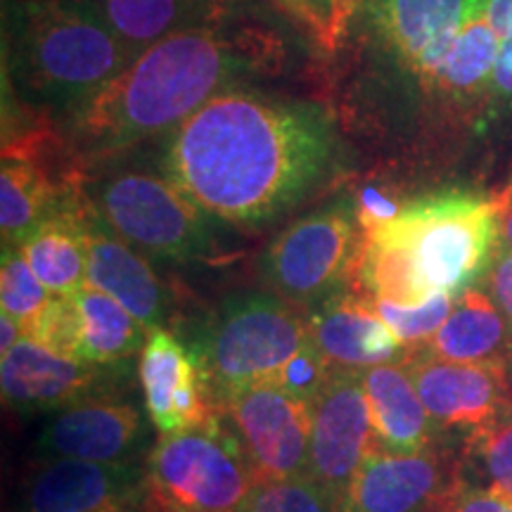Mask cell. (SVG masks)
Returning a JSON list of instances; mask_svg holds the SVG:
<instances>
[{
  "instance_id": "6da1fadb",
  "label": "cell",
  "mask_w": 512,
  "mask_h": 512,
  "mask_svg": "<svg viewBox=\"0 0 512 512\" xmlns=\"http://www.w3.org/2000/svg\"><path fill=\"white\" fill-rule=\"evenodd\" d=\"M335 152L325 107L233 88L171 131L162 174L211 219L259 226L306 200Z\"/></svg>"
},
{
  "instance_id": "7a4b0ae2",
  "label": "cell",
  "mask_w": 512,
  "mask_h": 512,
  "mask_svg": "<svg viewBox=\"0 0 512 512\" xmlns=\"http://www.w3.org/2000/svg\"><path fill=\"white\" fill-rule=\"evenodd\" d=\"M275 57L259 31H233L216 17L171 31L69 117L76 150L107 157L176 131L211 98L271 69Z\"/></svg>"
},
{
  "instance_id": "3957f363",
  "label": "cell",
  "mask_w": 512,
  "mask_h": 512,
  "mask_svg": "<svg viewBox=\"0 0 512 512\" xmlns=\"http://www.w3.org/2000/svg\"><path fill=\"white\" fill-rule=\"evenodd\" d=\"M8 24L19 93L69 117L136 60L98 0H17Z\"/></svg>"
},
{
  "instance_id": "277c9868",
  "label": "cell",
  "mask_w": 512,
  "mask_h": 512,
  "mask_svg": "<svg viewBox=\"0 0 512 512\" xmlns=\"http://www.w3.org/2000/svg\"><path fill=\"white\" fill-rule=\"evenodd\" d=\"M361 233L399 256L427 304L444 292L460 297L486 273L501 247V207L477 192H434Z\"/></svg>"
},
{
  "instance_id": "5b68a950",
  "label": "cell",
  "mask_w": 512,
  "mask_h": 512,
  "mask_svg": "<svg viewBox=\"0 0 512 512\" xmlns=\"http://www.w3.org/2000/svg\"><path fill=\"white\" fill-rule=\"evenodd\" d=\"M309 342L304 311L273 292H245L221 304L192 354L221 411L223 399L238 389L273 382Z\"/></svg>"
},
{
  "instance_id": "8992f818",
  "label": "cell",
  "mask_w": 512,
  "mask_h": 512,
  "mask_svg": "<svg viewBox=\"0 0 512 512\" xmlns=\"http://www.w3.org/2000/svg\"><path fill=\"white\" fill-rule=\"evenodd\" d=\"M254 484L245 446L223 411L200 427L164 434L145 460L147 498L176 512H233Z\"/></svg>"
},
{
  "instance_id": "52a82bcc",
  "label": "cell",
  "mask_w": 512,
  "mask_h": 512,
  "mask_svg": "<svg viewBox=\"0 0 512 512\" xmlns=\"http://www.w3.org/2000/svg\"><path fill=\"white\" fill-rule=\"evenodd\" d=\"M91 202L102 221L145 256L188 264L216 252L214 219L166 174L119 171L95 188Z\"/></svg>"
},
{
  "instance_id": "ba28073f",
  "label": "cell",
  "mask_w": 512,
  "mask_h": 512,
  "mask_svg": "<svg viewBox=\"0 0 512 512\" xmlns=\"http://www.w3.org/2000/svg\"><path fill=\"white\" fill-rule=\"evenodd\" d=\"M361 226L351 197L325 204L280 230L261 256L268 290L309 313L349 287Z\"/></svg>"
},
{
  "instance_id": "9c48e42d",
  "label": "cell",
  "mask_w": 512,
  "mask_h": 512,
  "mask_svg": "<svg viewBox=\"0 0 512 512\" xmlns=\"http://www.w3.org/2000/svg\"><path fill=\"white\" fill-rule=\"evenodd\" d=\"M221 411L245 446L256 482L309 477L311 403L259 382L226 396Z\"/></svg>"
},
{
  "instance_id": "30bf717a",
  "label": "cell",
  "mask_w": 512,
  "mask_h": 512,
  "mask_svg": "<svg viewBox=\"0 0 512 512\" xmlns=\"http://www.w3.org/2000/svg\"><path fill=\"white\" fill-rule=\"evenodd\" d=\"M401 363L437 430L472 434L510 418L512 387L503 363H453L420 349L403 354Z\"/></svg>"
},
{
  "instance_id": "8fae6325",
  "label": "cell",
  "mask_w": 512,
  "mask_h": 512,
  "mask_svg": "<svg viewBox=\"0 0 512 512\" xmlns=\"http://www.w3.org/2000/svg\"><path fill=\"white\" fill-rule=\"evenodd\" d=\"M375 446L361 370H335L311 403L309 477L339 505Z\"/></svg>"
},
{
  "instance_id": "7c38bea8",
  "label": "cell",
  "mask_w": 512,
  "mask_h": 512,
  "mask_svg": "<svg viewBox=\"0 0 512 512\" xmlns=\"http://www.w3.org/2000/svg\"><path fill=\"white\" fill-rule=\"evenodd\" d=\"M147 498L145 467L36 458L19 484L17 512H119Z\"/></svg>"
},
{
  "instance_id": "4fadbf2b",
  "label": "cell",
  "mask_w": 512,
  "mask_h": 512,
  "mask_svg": "<svg viewBox=\"0 0 512 512\" xmlns=\"http://www.w3.org/2000/svg\"><path fill=\"white\" fill-rule=\"evenodd\" d=\"M460 477L458 460L434 446L415 453L375 446L351 479L339 512H434Z\"/></svg>"
},
{
  "instance_id": "5bb4252c",
  "label": "cell",
  "mask_w": 512,
  "mask_h": 512,
  "mask_svg": "<svg viewBox=\"0 0 512 512\" xmlns=\"http://www.w3.org/2000/svg\"><path fill=\"white\" fill-rule=\"evenodd\" d=\"M486 0H366L363 12L384 48L430 83L448 50Z\"/></svg>"
},
{
  "instance_id": "9a60e30c",
  "label": "cell",
  "mask_w": 512,
  "mask_h": 512,
  "mask_svg": "<svg viewBox=\"0 0 512 512\" xmlns=\"http://www.w3.org/2000/svg\"><path fill=\"white\" fill-rule=\"evenodd\" d=\"M119 370L91 366L22 337L0 363L5 406L19 413L62 411L74 403L112 396V384Z\"/></svg>"
},
{
  "instance_id": "2e32d148",
  "label": "cell",
  "mask_w": 512,
  "mask_h": 512,
  "mask_svg": "<svg viewBox=\"0 0 512 512\" xmlns=\"http://www.w3.org/2000/svg\"><path fill=\"white\" fill-rule=\"evenodd\" d=\"M143 415L133 403L98 396L62 408L36 434V458L133 463L145 444Z\"/></svg>"
},
{
  "instance_id": "e0dca14e",
  "label": "cell",
  "mask_w": 512,
  "mask_h": 512,
  "mask_svg": "<svg viewBox=\"0 0 512 512\" xmlns=\"http://www.w3.org/2000/svg\"><path fill=\"white\" fill-rule=\"evenodd\" d=\"M138 375L147 418L162 437L200 427L219 413L197 356L166 328L147 335Z\"/></svg>"
},
{
  "instance_id": "ac0fdd59",
  "label": "cell",
  "mask_w": 512,
  "mask_h": 512,
  "mask_svg": "<svg viewBox=\"0 0 512 512\" xmlns=\"http://www.w3.org/2000/svg\"><path fill=\"white\" fill-rule=\"evenodd\" d=\"M86 249V283L117 299L150 332L164 328L171 299L162 278L155 273L143 252L121 240L102 221L95 207L86 226Z\"/></svg>"
},
{
  "instance_id": "d6986e66",
  "label": "cell",
  "mask_w": 512,
  "mask_h": 512,
  "mask_svg": "<svg viewBox=\"0 0 512 512\" xmlns=\"http://www.w3.org/2000/svg\"><path fill=\"white\" fill-rule=\"evenodd\" d=\"M311 342L332 370H366L392 363L403 351L370 299L344 287L306 313Z\"/></svg>"
},
{
  "instance_id": "ffe728a7",
  "label": "cell",
  "mask_w": 512,
  "mask_h": 512,
  "mask_svg": "<svg viewBox=\"0 0 512 512\" xmlns=\"http://www.w3.org/2000/svg\"><path fill=\"white\" fill-rule=\"evenodd\" d=\"M91 214V197L81 190L69 192L17 245L36 278L57 297H72L86 285V226Z\"/></svg>"
},
{
  "instance_id": "44dd1931",
  "label": "cell",
  "mask_w": 512,
  "mask_h": 512,
  "mask_svg": "<svg viewBox=\"0 0 512 512\" xmlns=\"http://www.w3.org/2000/svg\"><path fill=\"white\" fill-rule=\"evenodd\" d=\"M79 183L55 178L41 155L22 140H5L0 164V233L3 247H17Z\"/></svg>"
},
{
  "instance_id": "7402d4cb",
  "label": "cell",
  "mask_w": 512,
  "mask_h": 512,
  "mask_svg": "<svg viewBox=\"0 0 512 512\" xmlns=\"http://www.w3.org/2000/svg\"><path fill=\"white\" fill-rule=\"evenodd\" d=\"M361 377L377 446L396 453L432 446L437 427L403 363H380Z\"/></svg>"
},
{
  "instance_id": "603a6c76",
  "label": "cell",
  "mask_w": 512,
  "mask_h": 512,
  "mask_svg": "<svg viewBox=\"0 0 512 512\" xmlns=\"http://www.w3.org/2000/svg\"><path fill=\"white\" fill-rule=\"evenodd\" d=\"M420 351L453 363H503L512 358V328L482 287H467L451 316Z\"/></svg>"
},
{
  "instance_id": "cb8c5ba5",
  "label": "cell",
  "mask_w": 512,
  "mask_h": 512,
  "mask_svg": "<svg viewBox=\"0 0 512 512\" xmlns=\"http://www.w3.org/2000/svg\"><path fill=\"white\" fill-rule=\"evenodd\" d=\"M72 299L79 311V361L121 370L128 358L143 351L150 330L117 299L88 283Z\"/></svg>"
},
{
  "instance_id": "d4e9b609",
  "label": "cell",
  "mask_w": 512,
  "mask_h": 512,
  "mask_svg": "<svg viewBox=\"0 0 512 512\" xmlns=\"http://www.w3.org/2000/svg\"><path fill=\"white\" fill-rule=\"evenodd\" d=\"M501 34L491 27L484 12L472 17L460 31L439 72L427 83L432 91L453 102H472L491 93V74L501 48Z\"/></svg>"
},
{
  "instance_id": "484cf974",
  "label": "cell",
  "mask_w": 512,
  "mask_h": 512,
  "mask_svg": "<svg viewBox=\"0 0 512 512\" xmlns=\"http://www.w3.org/2000/svg\"><path fill=\"white\" fill-rule=\"evenodd\" d=\"M98 5L138 57L171 31L211 19L219 0H98Z\"/></svg>"
},
{
  "instance_id": "4316f807",
  "label": "cell",
  "mask_w": 512,
  "mask_h": 512,
  "mask_svg": "<svg viewBox=\"0 0 512 512\" xmlns=\"http://www.w3.org/2000/svg\"><path fill=\"white\" fill-rule=\"evenodd\" d=\"M53 292L48 290L36 273L31 271L22 252L17 247H3V264H0V304L3 313H8L22 325L27 335L29 325L38 313L46 309Z\"/></svg>"
},
{
  "instance_id": "83f0119b",
  "label": "cell",
  "mask_w": 512,
  "mask_h": 512,
  "mask_svg": "<svg viewBox=\"0 0 512 512\" xmlns=\"http://www.w3.org/2000/svg\"><path fill=\"white\" fill-rule=\"evenodd\" d=\"M456 299L458 297L444 292L422 306H399L394 302H380V299L373 302V306L384 323L394 330V335L399 337L403 354H411V351L425 347L437 335V330L451 316Z\"/></svg>"
},
{
  "instance_id": "f1b7e54d",
  "label": "cell",
  "mask_w": 512,
  "mask_h": 512,
  "mask_svg": "<svg viewBox=\"0 0 512 512\" xmlns=\"http://www.w3.org/2000/svg\"><path fill=\"white\" fill-rule=\"evenodd\" d=\"M245 505L249 512H339L335 498L311 477L256 482Z\"/></svg>"
},
{
  "instance_id": "f546056e",
  "label": "cell",
  "mask_w": 512,
  "mask_h": 512,
  "mask_svg": "<svg viewBox=\"0 0 512 512\" xmlns=\"http://www.w3.org/2000/svg\"><path fill=\"white\" fill-rule=\"evenodd\" d=\"M467 453L484 479V489L512 501V418L472 432Z\"/></svg>"
},
{
  "instance_id": "4dcf8cb0",
  "label": "cell",
  "mask_w": 512,
  "mask_h": 512,
  "mask_svg": "<svg viewBox=\"0 0 512 512\" xmlns=\"http://www.w3.org/2000/svg\"><path fill=\"white\" fill-rule=\"evenodd\" d=\"M24 337L34 339L57 356L79 361V311H76L74 299L53 294V299L38 313Z\"/></svg>"
},
{
  "instance_id": "1f68e13d",
  "label": "cell",
  "mask_w": 512,
  "mask_h": 512,
  "mask_svg": "<svg viewBox=\"0 0 512 512\" xmlns=\"http://www.w3.org/2000/svg\"><path fill=\"white\" fill-rule=\"evenodd\" d=\"M299 22L325 50H332L344 36V27L354 8V0H275Z\"/></svg>"
},
{
  "instance_id": "d6a6232c",
  "label": "cell",
  "mask_w": 512,
  "mask_h": 512,
  "mask_svg": "<svg viewBox=\"0 0 512 512\" xmlns=\"http://www.w3.org/2000/svg\"><path fill=\"white\" fill-rule=\"evenodd\" d=\"M332 373L335 370L330 368V363L316 349V344L309 342L285 363L273 382L278 387H283L287 394H292L294 399L313 403L316 396L323 392V387L328 384Z\"/></svg>"
},
{
  "instance_id": "836d02e7",
  "label": "cell",
  "mask_w": 512,
  "mask_h": 512,
  "mask_svg": "<svg viewBox=\"0 0 512 512\" xmlns=\"http://www.w3.org/2000/svg\"><path fill=\"white\" fill-rule=\"evenodd\" d=\"M434 512H512V501L460 477Z\"/></svg>"
},
{
  "instance_id": "e575fe53",
  "label": "cell",
  "mask_w": 512,
  "mask_h": 512,
  "mask_svg": "<svg viewBox=\"0 0 512 512\" xmlns=\"http://www.w3.org/2000/svg\"><path fill=\"white\" fill-rule=\"evenodd\" d=\"M482 290L489 294L496 309L512 328V249H498L491 266L484 273Z\"/></svg>"
},
{
  "instance_id": "d590c367",
  "label": "cell",
  "mask_w": 512,
  "mask_h": 512,
  "mask_svg": "<svg viewBox=\"0 0 512 512\" xmlns=\"http://www.w3.org/2000/svg\"><path fill=\"white\" fill-rule=\"evenodd\" d=\"M491 93L512 105V38H503L498 48L494 74H491Z\"/></svg>"
},
{
  "instance_id": "8d00e7d4",
  "label": "cell",
  "mask_w": 512,
  "mask_h": 512,
  "mask_svg": "<svg viewBox=\"0 0 512 512\" xmlns=\"http://www.w3.org/2000/svg\"><path fill=\"white\" fill-rule=\"evenodd\" d=\"M484 15L501 38H512V0H486Z\"/></svg>"
},
{
  "instance_id": "74e56055",
  "label": "cell",
  "mask_w": 512,
  "mask_h": 512,
  "mask_svg": "<svg viewBox=\"0 0 512 512\" xmlns=\"http://www.w3.org/2000/svg\"><path fill=\"white\" fill-rule=\"evenodd\" d=\"M22 337V325H19L12 316H8V313H0V354L10 351Z\"/></svg>"
},
{
  "instance_id": "f35d334b",
  "label": "cell",
  "mask_w": 512,
  "mask_h": 512,
  "mask_svg": "<svg viewBox=\"0 0 512 512\" xmlns=\"http://www.w3.org/2000/svg\"><path fill=\"white\" fill-rule=\"evenodd\" d=\"M501 207V247L512 249V200H498Z\"/></svg>"
},
{
  "instance_id": "ab89813d",
  "label": "cell",
  "mask_w": 512,
  "mask_h": 512,
  "mask_svg": "<svg viewBox=\"0 0 512 512\" xmlns=\"http://www.w3.org/2000/svg\"><path fill=\"white\" fill-rule=\"evenodd\" d=\"M145 512H176V510H171V508H164V505H157L155 501H150V498H147Z\"/></svg>"
},
{
  "instance_id": "60d3db41",
  "label": "cell",
  "mask_w": 512,
  "mask_h": 512,
  "mask_svg": "<svg viewBox=\"0 0 512 512\" xmlns=\"http://www.w3.org/2000/svg\"><path fill=\"white\" fill-rule=\"evenodd\" d=\"M145 505H147V498L140 505H133V508H126V510H119V512H145Z\"/></svg>"
},
{
  "instance_id": "b9f144b4",
  "label": "cell",
  "mask_w": 512,
  "mask_h": 512,
  "mask_svg": "<svg viewBox=\"0 0 512 512\" xmlns=\"http://www.w3.org/2000/svg\"><path fill=\"white\" fill-rule=\"evenodd\" d=\"M498 200H512V181H510V185H508V188H505V192H503V195H501V197H498Z\"/></svg>"
},
{
  "instance_id": "7bdbcfd3",
  "label": "cell",
  "mask_w": 512,
  "mask_h": 512,
  "mask_svg": "<svg viewBox=\"0 0 512 512\" xmlns=\"http://www.w3.org/2000/svg\"><path fill=\"white\" fill-rule=\"evenodd\" d=\"M508 380H510V387H512V358H510V363H508Z\"/></svg>"
},
{
  "instance_id": "ee69618b",
  "label": "cell",
  "mask_w": 512,
  "mask_h": 512,
  "mask_svg": "<svg viewBox=\"0 0 512 512\" xmlns=\"http://www.w3.org/2000/svg\"><path fill=\"white\" fill-rule=\"evenodd\" d=\"M233 512H249V510H247V505H242V508H238V510H233Z\"/></svg>"
}]
</instances>
